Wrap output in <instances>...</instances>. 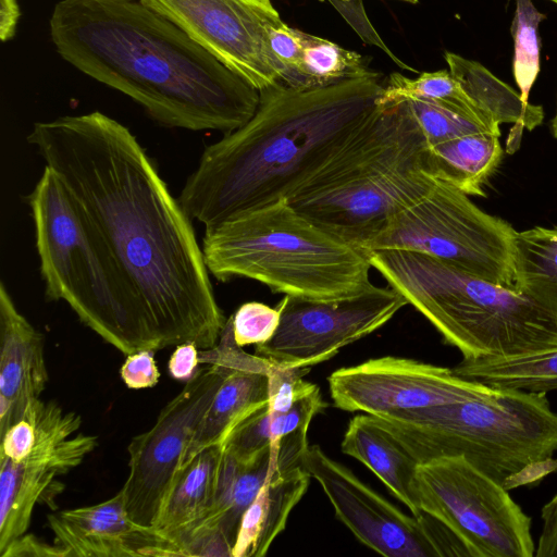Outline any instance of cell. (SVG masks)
Returning <instances> with one entry per match:
<instances>
[{
  "label": "cell",
  "instance_id": "obj_1",
  "mask_svg": "<svg viewBox=\"0 0 557 557\" xmlns=\"http://www.w3.org/2000/svg\"><path fill=\"white\" fill-rule=\"evenodd\" d=\"M26 139L103 236L154 350L215 347L227 319L191 219L131 131L94 111L36 122Z\"/></svg>",
  "mask_w": 557,
  "mask_h": 557
},
{
  "label": "cell",
  "instance_id": "obj_2",
  "mask_svg": "<svg viewBox=\"0 0 557 557\" xmlns=\"http://www.w3.org/2000/svg\"><path fill=\"white\" fill-rule=\"evenodd\" d=\"M49 28L63 60L162 126L224 135L258 108L257 88L140 0H61Z\"/></svg>",
  "mask_w": 557,
  "mask_h": 557
},
{
  "label": "cell",
  "instance_id": "obj_3",
  "mask_svg": "<svg viewBox=\"0 0 557 557\" xmlns=\"http://www.w3.org/2000/svg\"><path fill=\"white\" fill-rule=\"evenodd\" d=\"M385 81L370 73L321 88L260 90L251 119L207 146L178 201L212 227L287 199L377 107Z\"/></svg>",
  "mask_w": 557,
  "mask_h": 557
},
{
  "label": "cell",
  "instance_id": "obj_4",
  "mask_svg": "<svg viewBox=\"0 0 557 557\" xmlns=\"http://www.w3.org/2000/svg\"><path fill=\"white\" fill-rule=\"evenodd\" d=\"M436 180L408 102L377 104L287 201L364 250L393 214L424 196Z\"/></svg>",
  "mask_w": 557,
  "mask_h": 557
},
{
  "label": "cell",
  "instance_id": "obj_5",
  "mask_svg": "<svg viewBox=\"0 0 557 557\" xmlns=\"http://www.w3.org/2000/svg\"><path fill=\"white\" fill-rule=\"evenodd\" d=\"M207 268L220 282L257 281L274 293L337 300L371 288L368 253L323 230L287 199L205 228Z\"/></svg>",
  "mask_w": 557,
  "mask_h": 557
},
{
  "label": "cell",
  "instance_id": "obj_6",
  "mask_svg": "<svg viewBox=\"0 0 557 557\" xmlns=\"http://www.w3.org/2000/svg\"><path fill=\"white\" fill-rule=\"evenodd\" d=\"M369 261L463 359L510 357L557 347V315L516 288L431 256L399 249Z\"/></svg>",
  "mask_w": 557,
  "mask_h": 557
},
{
  "label": "cell",
  "instance_id": "obj_7",
  "mask_svg": "<svg viewBox=\"0 0 557 557\" xmlns=\"http://www.w3.org/2000/svg\"><path fill=\"white\" fill-rule=\"evenodd\" d=\"M26 202L34 222L45 296L128 356L154 350L137 300L94 221L45 166Z\"/></svg>",
  "mask_w": 557,
  "mask_h": 557
},
{
  "label": "cell",
  "instance_id": "obj_8",
  "mask_svg": "<svg viewBox=\"0 0 557 557\" xmlns=\"http://www.w3.org/2000/svg\"><path fill=\"white\" fill-rule=\"evenodd\" d=\"M418 461L463 456L507 491L557 470V413L546 392L494 395L379 418Z\"/></svg>",
  "mask_w": 557,
  "mask_h": 557
},
{
  "label": "cell",
  "instance_id": "obj_9",
  "mask_svg": "<svg viewBox=\"0 0 557 557\" xmlns=\"http://www.w3.org/2000/svg\"><path fill=\"white\" fill-rule=\"evenodd\" d=\"M516 232L510 223L480 209L457 187L436 180L424 196L393 214L364 251H416L515 288Z\"/></svg>",
  "mask_w": 557,
  "mask_h": 557
},
{
  "label": "cell",
  "instance_id": "obj_10",
  "mask_svg": "<svg viewBox=\"0 0 557 557\" xmlns=\"http://www.w3.org/2000/svg\"><path fill=\"white\" fill-rule=\"evenodd\" d=\"M421 511L446 525L471 557H532V519L508 491L463 456H442L417 469Z\"/></svg>",
  "mask_w": 557,
  "mask_h": 557
},
{
  "label": "cell",
  "instance_id": "obj_11",
  "mask_svg": "<svg viewBox=\"0 0 557 557\" xmlns=\"http://www.w3.org/2000/svg\"><path fill=\"white\" fill-rule=\"evenodd\" d=\"M200 363L182 391L160 411L154 424L127 447L128 475L123 487L129 518L152 528L182 471L187 449L226 373L216 344L200 350Z\"/></svg>",
  "mask_w": 557,
  "mask_h": 557
},
{
  "label": "cell",
  "instance_id": "obj_12",
  "mask_svg": "<svg viewBox=\"0 0 557 557\" xmlns=\"http://www.w3.org/2000/svg\"><path fill=\"white\" fill-rule=\"evenodd\" d=\"M301 466L320 483L336 517L376 553L386 557L470 556L442 522L424 512L421 518L404 513L320 446L307 448Z\"/></svg>",
  "mask_w": 557,
  "mask_h": 557
},
{
  "label": "cell",
  "instance_id": "obj_13",
  "mask_svg": "<svg viewBox=\"0 0 557 557\" xmlns=\"http://www.w3.org/2000/svg\"><path fill=\"white\" fill-rule=\"evenodd\" d=\"M406 305L405 297L391 286L373 285L337 300L284 295L276 306L278 326L268 342L256 345L255 354L280 366L310 368L373 333Z\"/></svg>",
  "mask_w": 557,
  "mask_h": 557
},
{
  "label": "cell",
  "instance_id": "obj_14",
  "mask_svg": "<svg viewBox=\"0 0 557 557\" xmlns=\"http://www.w3.org/2000/svg\"><path fill=\"white\" fill-rule=\"evenodd\" d=\"M259 91L282 83L270 46L283 23L271 0H140Z\"/></svg>",
  "mask_w": 557,
  "mask_h": 557
},
{
  "label": "cell",
  "instance_id": "obj_15",
  "mask_svg": "<svg viewBox=\"0 0 557 557\" xmlns=\"http://www.w3.org/2000/svg\"><path fill=\"white\" fill-rule=\"evenodd\" d=\"M338 409L376 418L494 395L498 389L466 380L453 369L422 361L382 357L342 368L329 376Z\"/></svg>",
  "mask_w": 557,
  "mask_h": 557
},
{
  "label": "cell",
  "instance_id": "obj_16",
  "mask_svg": "<svg viewBox=\"0 0 557 557\" xmlns=\"http://www.w3.org/2000/svg\"><path fill=\"white\" fill-rule=\"evenodd\" d=\"M54 542L67 557H174L180 550L152 528L134 522L122 492L91 506L48 516Z\"/></svg>",
  "mask_w": 557,
  "mask_h": 557
},
{
  "label": "cell",
  "instance_id": "obj_17",
  "mask_svg": "<svg viewBox=\"0 0 557 557\" xmlns=\"http://www.w3.org/2000/svg\"><path fill=\"white\" fill-rule=\"evenodd\" d=\"M218 345L225 356L226 373L187 449L184 466L203 449L222 445L243 419L269 403V372L273 362L247 354L236 344L231 317Z\"/></svg>",
  "mask_w": 557,
  "mask_h": 557
},
{
  "label": "cell",
  "instance_id": "obj_18",
  "mask_svg": "<svg viewBox=\"0 0 557 557\" xmlns=\"http://www.w3.org/2000/svg\"><path fill=\"white\" fill-rule=\"evenodd\" d=\"M44 335L0 284V436L39 398L48 383Z\"/></svg>",
  "mask_w": 557,
  "mask_h": 557
},
{
  "label": "cell",
  "instance_id": "obj_19",
  "mask_svg": "<svg viewBox=\"0 0 557 557\" xmlns=\"http://www.w3.org/2000/svg\"><path fill=\"white\" fill-rule=\"evenodd\" d=\"M342 450L370 469L414 517L423 516L417 493L420 462L384 422L367 413L355 417L344 434Z\"/></svg>",
  "mask_w": 557,
  "mask_h": 557
},
{
  "label": "cell",
  "instance_id": "obj_20",
  "mask_svg": "<svg viewBox=\"0 0 557 557\" xmlns=\"http://www.w3.org/2000/svg\"><path fill=\"white\" fill-rule=\"evenodd\" d=\"M310 474L296 467L283 476L268 481L242 516L232 557L264 556L285 529L293 508L306 493Z\"/></svg>",
  "mask_w": 557,
  "mask_h": 557
},
{
  "label": "cell",
  "instance_id": "obj_21",
  "mask_svg": "<svg viewBox=\"0 0 557 557\" xmlns=\"http://www.w3.org/2000/svg\"><path fill=\"white\" fill-rule=\"evenodd\" d=\"M23 417L33 425L34 446L21 462L44 467L60 475L82 463L98 445L95 435L75 434L82 418L75 412H65L52 400H32Z\"/></svg>",
  "mask_w": 557,
  "mask_h": 557
},
{
  "label": "cell",
  "instance_id": "obj_22",
  "mask_svg": "<svg viewBox=\"0 0 557 557\" xmlns=\"http://www.w3.org/2000/svg\"><path fill=\"white\" fill-rule=\"evenodd\" d=\"M224 446L203 449L183 467L152 529L181 553L180 541L211 505Z\"/></svg>",
  "mask_w": 557,
  "mask_h": 557
},
{
  "label": "cell",
  "instance_id": "obj_23",
  "mask_svg": "<svg viewBox=\"0 0 557 557\" xmlns=\"http://www.w3.org/2000/svg\"><path fill=\"white\" fill-rule=\"evenodd\" d=\"M499 136L471 133L429 146L431 174L468 196L485 197L483 185L496 172L503 158Z\"/></svg>",
  "mask_w": 557,
  "mask_h": 557
},
{
  "label": "cell",
  "instance_id": "obj_24",
  "mask_svg": "<svg viewBox=\"0 0 557 557\" xmlns=\"http://www.w3.org/2000/svg\"><path fill=\"white\" fill-rule=\"evenodd\" d=\"M448 71L476 107L496 125L513 123L519 133L539 126L544 119L541 106L522 99L509 85L481 63L453 52L444 54Z\"/></svg>",
  "mask_w": 557,
  "mask_h": 557
},
{
  "label": "cell",
  "instance_id": "obj_25",
  "mask_svg": "<svg viewBox=\"0 0 557 557\" xmlns=\"http://www.w3.org/2000/svg\"><path fill=\"white\" fill-rule=\"evenodd\" d=\"M453 371L497 389L547 393L557 389V347L510 357L462 359Z\"/></svg>",
  "mask_w": 557,
  "mask_h": 557
},
{
  "label": "cell",
  "instance_id": "obj_26",
  "mask_svg": "<svg viewBox=\"0 0 557 557\" xmlns=\"http://www.w3.org/2000/svg\"><path fill=\"white\" fill-rule=\"evenodd\" d=\"M515 288L557 315V227L516 232Z\"/></svg>",
  "mask_w": 557,
  "mask_h": 557
},
{
  "label": "cell",
  "instance_id": "obj_27",
  "mask_svg": "<svg viewBox=\"0 0 557 557\" xmlns=\"http://www.w3.org/2000/svg\"><path fill=\"white\" fill-rule=\"evenodd\" d=\"M57 475L44 467L0 458V552L26 533L35 505Z\"/></svg>",
  "mask_w": 557,
  "mask_h": 557
},
{
  "label": "cell",
  "instance_id": "obj_28",
  "mask_svg": "<svg viewBox=\"0 0 557 557\" xmlns=\"http://www.w3.org/2000/svg\"><path fill=\"white\" fill-rule=\"evenodd\" d=\"M420 99L447 106L500 136L499 126L493 123L472 101L459 82L447 70L424 72L417 78L392 73L384 83L377 104L398 103Z\"/></svg>",
  "mask_w": 557,
  "mask_h": 557
},
{
  "label": "cell",
  "instance_id": "obj_29",
  "mask_svg": "<svg viewBox=\"0 0 557 557\" xmlns=\"http://www.w3.org/2000/svg\"><path fill=\"white\" fill-rule=\"evenodd\" d=\"M298 34L302 46L300 62L286 86L321 88L371 72L368 61L358 52L301 30Z\"/></svg>",
  "mask_w": 557,
  "mask_h": 557
},
{
  "label": "cell",
  "instance_id": "obj_30",
  "mask_svg": "<svg viewBox=\"0 0 557 557\" xmlns=\"http://www.w3.org/2000/svg\"><path fill=\"white\" fill-rule=\"evenodd\" d=\"M516 11L511 24L513 38L512 74L523 100L540 73V41L537 28L546 17L532 0H515Z\"/></svg>",
  "mask_w": 557,
  "mask_h": 557
},
{
  "label": "cell",
  "instance_id": "obj_31",
  "mask_svg": "<svg viewBox=\"0 0 557 557\" xmlns=\"http://www.w3.org/2000/svg\"><path fill=\"white\" fill-rule=\"evenodd\" d=\"M405 101L408 102L429 146L471 133H492L483 125L447 106L420 99Z\"/></svg>",
  "mask_w": 557,
  "mask_h": 557
},
{
  "label": "cell",
  "instance_id": "obj_32",
  "mask_svg": "<svg viewBox=\"0 0 557 557\" xmlns=\"http://www.w3.org/2000/svg\"><path fill=\"white\" fill-rule=\"evenodd\" d=\"M274 442L269 403L243 419L228 434L223 446L237 460L247 463Z\"/></svg>",
  "mask_w": 557,
  "mask_h": 557
},
{
  "label": "cell",
  "instance_id": "obj_33",
  "mask_svg": "<svg viewBox=\"0 0 557 557\" xmlns=\"http://www.w3.org/2000/svg\"><path fill=\"white\" fill-rule=\"evenodd\" d=\"M281 312L277 307H270L259 301H248L237 308L231 315L233 336L240 347L263 344L275 333Z\"/></svg>",
  "mask_w": 557,
  "mask_h": 557
},
{
  "label": "cell",
  "instance_id": "obj_34",
  "mask_svg": "<svg viewBox=\"0 0 557 557\" xmlns=\"http://www.w3.org/2000/svg\"><path fill=\"white\" fill-rule=\"evenodd\" d=\"M309 370V367H286L273 362L269 372V406L272 411H287L296 400L318 387L304 380Z\"/></svg>",
  "mask_w": 557,
  "mask_h": 557
},
{
  "label": "cell",
  "instance_id": "obj_35",
  "mask_svg": "<svg viewBox=\"0 0 557 557\" xmlns=\"http://www.w3.org/2000/svg\"><path fill=\"white\" fill-rule=\"evenodd\" d=\"M347 21V23L356 30L358 36L368 45L380 48L386 53L394 63L400 69L413 71L411 66L398 59L386 46L379 33L374 29L368 18L362 0H327Z\"/></svg>",
  "mask_w": 557,
  "mask_h": 557
},
{
  "label": "cell",
  "instance_id": "obj_36",
  "mask_svg": "<svg viewBox=\"0 0 557 557\" xmlns=\"http://www.w3.org/2000/svg\"><path fill=\"white\" fill-rule=\"evenodd\" d=\"M270 46L274 57L284 69L282 84L286 85L294 76L300 62L302 46L298 29L292 28L283 22L272 28Z\"/></svg>",
  "mask_w": 557,
  "mask_h": 557
},
{
  "label": "cell",
  "instance_id": "obj_37",
  "mask_svg": "<svg viewBox=\"0 0 557 557\" xmlns=\"http://www.w3.org/2000/svg\"><path fill=\"white\" fill-rule=\"evenodd\" d=\"M152 350H139L126 356L120 369L125 385L132 389L148 388L157 385L160 371Z\"/></svg>",
  "mask_w": 557,
  "mask_h": 557
},
{
  "label": "cell",
  "instance_id": "obj_38",
  "mask_svg": "<svg viewBox=\"0 0 557 557\" xmlns=\"http://www.w3.org/2000/svg\"><path fill=\"white\" fill-rule=\"evenodd\" d=\"M0 458L23 461L34 446V429L26 417L13 423L1 436Z\"/></svg>",
  "mask_w": 557,
  "mask_h": 557
},
{
  "label": "cell",
  "instance_id": "obj_39",
  "mask_svg": "<svg viewBox=\"0 0 557 557\" xmlns=\"http://www.w3.org/2000/svg\"><path fill=\"white\" fill-rule=\"evenodd\" d=\"M0 557H67V553L55 543L25 533L0 552Z\"/></svg>",
  "mask_w": 557,
  "mask_h": 557
},
{
  "label": "cell",
  "instance_id": "obj_40",
  "mask_svg": "<svg viewBox=\"0 0 557 557\" xmlns=\"http://www.w3.org/2000/svg\"><path fill=\"white\" fill-rule=\"evenodd\" d=\"M542 530L535 547L537 557H557V493L541 509Z\"/></svg>",
  "mask_w": 557,
  "mask_h": 557
},
{
  "label": "cell",
  "instance_id": "obj_41",
  "mask_svg": "<svg viewBox=\"0 0 557 557\" xmlns=\"http://www.w3.org/2000/svg\"><path fill=\"white\" fill-rule=\"evenodd\" d=\"M199 363V351L195 343L178 344L169 360L170 375L175 380L188 381L196 373Z\"/></svg>",
  "mask_w": 557,
  "mask_h": 557
},
{
  "label": "cell",
  "instance_id": "obj_42",
  "mask_svg": "<svg viewBox=\"0 0 557 557\" xmlns=\"http://www.w3.org/2000/svg\"><path fill=\"white\" fill-rule=\"evenodd\" d=\"M20 15L17 0H0V38L3 42L14 37Z\"/></svg>",
  "mask_w": 557,
  "mask_h": 557
},
{
  "label": "cell",
  "instance_id": "obj_43",
  "mask_svg": "<svg viewBox=\"0 0 557 557\" xmlns=\"http://www.w3.org/2000/svg\"><path fill=\"white\" fill-rule=\"evenodd\" d=\"M550 129H552L553 136L557 139V110L552 120Z\"/></svg>",
  "mask_w": 557,
  "mask_h": 557
},
{
  "label": "cell",
  "instance_id": "obj_44",
  "mask_svg": "<svg viewBox=\"0 0 557 557\" xmlns=\"http://www.w3.org/2000/svg\"><path fill=\"white\" fill-rule=\"evenodd\" d=\"M400 1L409 2V3H417L418 2V0H400Z\"/></svg>",
  "mask_w": 557,
  "mask_h": 557
},
{
  "label": "cell",
  "instance_id": "obj_45",
  "mask_svg": "<svg viewBox=\"0 0 557 557\" xmlns=\"http://www.w3.org/2000/svg\"><path fill=\"white\" fill-rule=\"evenodd\" d=\"M549 1H552V2H554V3H556V4H557V0H549Z\"/></svg>",
  "mask_w": 557,
  "mask_h": 557
}]
</instances>
